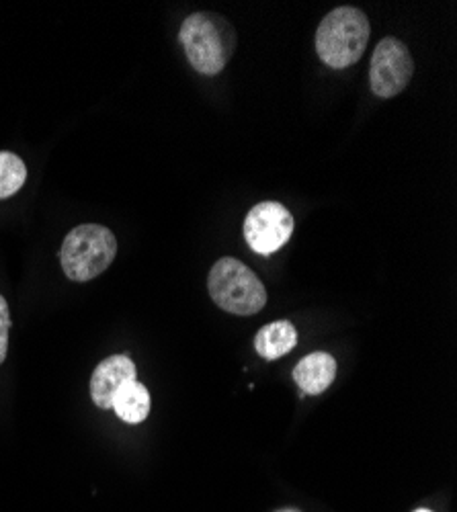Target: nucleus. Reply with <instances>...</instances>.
<instances>
[{"label": "nucleus", "instance_id": "f257e3e1", "mask_svg": "<svg viewBox=\"0 0 457 512\" xmlns=\"http://www.w3.org/2000/svg\"><path fill=\"white\" fill-rule=\"evenodd\" d=\"M179 37L189 64L203 76L220 74L236 50L234 27L216 13L189 15Z\"/></svg>", "mask_w": 457, "mask_h": 512}, {"label": "nucleus", "instance_id": "f03ea898", "mask_svg": "<svg viewBox=\"0 0 457 512\" xmlns=\"http://www.w3.org/2000/svg\"><path fill=\"white\" fill-rule=\"evenodd\" d=\"M369 19L361 9L339 7L330 11L316 31L318 58L335 70L361 60L369 41Z\"/></svg>", "mask_w": 457, "mask_h": 512}, {"label": "nucleus", "instance_id": "7ed1b4c3", "mask_svg": "<svg viewBox=\"0 0 457 512\" xmlns=\"http://www.w3.org/2000/svg\"><path fill=\"white\" fill-rule=\"evenodd\" d=\"M117 256V238L99 224L74 228L62 244V271L70 281L87 283L105 273Z\"/></svg>", "mask_w": 457, "mask_h": 512}, {"label": "nucleus", "instance_id": "20e7f679", "mask_svg": "<svg viewBox=\"0 0 457 512\" xmlns=\"http://www.w3.org/2000/svg\"><path fill=\"white\" fill-rule=\"evenodd\" d=\"M207 289L216 306L234 316H255L267 304L263 281L232 256H224L212 267Z\"/></svg>", "mask_w": 457, "mask_h": 512}, {"label": "nucleus", "instance_id": "39448f33", "mask_svg": "<svg viewBox=\"0 0 457 512\" xmlns=\"http://www.w3.org/2000/svg\"><path fill=\"white\" fill-rule=\"evenodd\" d=\"M414 60L404 41L396 37H384L369 66V84L373 95L382 99L398 97L412 80Z\"/></svg>", "mask_w": 457, "mask_h": 512}, {"label": "nucleus", "instance_id": "423d86ee", "mask_svg": "<svg viewBox=\"0 0 457 512\" xmlns=\"http://www.w3.org/2000/svg\"><path fill=\"white\" fill-rule=\"evenodd\" d=\"M294 218L289 209L277 201L257 203L244 220V238L257 254L271 256L283 248L294 234Z\"/></svg>", "mask_w": 457, "mask_h": 512}, {"label": "nucleus", "instance_id": "0eeeda50", "mask_svg": "<svg viewBox=\"0 0 457 512\" xmlns=\"http://www.w3.org/2000/svg\"><path fill=\"white\" fill-rule=\"evenodd\" d=\"M136 365L128 355H113L101 361L91 377V398L101 410L113 408L115 394L130 381H136Z\"/></svg>", "mask_w": 457, "mask_h": 512}, {"label": "nucleus", "instance_id": "6e6552de", "mask_svg": "<svg viewBox=\"0 0 457 512\" xmlns=\"http://www.w3.org/2000/svg\"><path fill=\"white\" fill-rule=\"evenodd\" d=\"M337 377V361L328 353H310L294 369V381L304 394L318 396L326 392Z\"/></svg>", "mask_w": 457, "mask_h": 512}, {"label": "nucleus", "instance_id": "1a4fd4ad", "mask_svg": "<svg viewBox=\"0 0 457 512\" xmlns=\"http://www.w3.org/2000/svg\"><path fill=\"white\" fill-rule=\"evenodd\" d=\"M298 345V330L289 320H277L263 326L255 336V351L267 361L292 353Z\"/></svg>", "mask_w": 457, "mask_h": 512}, {"label": "nucleus", "instance_id": "9d476101", "mask_svg": "<svg viewBox=\"0 0 457 512\" xmlns=\"http://www.w3.org/2000/svg\"><path fill=\"white\" fill-rule=\"evenodd\" d=\"M150 408H152L150 394L144 383H138V381L126 383V386H123L113 398L115 414L128 424L144 422L150 414Z\"/></svg>", "mask_w": 457, "mask_h": 512}, {"label": "nucleus", "instance_id": "9b49d317", "mask_svg": "<svg viewBox=\"0 0 457 512\" xmlns=\"http://www.w3.org/2000/svg\"><path fill=\"white\" fill-rule=\"evenodd\" d=\"M27 179L25 162L13 152H0V199L13 197Z\"/></svg>", "mask_w": 457, "mask_h": 512}, {"label": "nucleus", "instance_id": "f8f14e48", "mask_svg": "<svg viewBox=\"0 0 457 512\" xmlns=\"http://www.w3.org/2000/svg\"><path fill=\"white\" fill-rule=\"evenodd\" d=\"M9 330H11V312L9 304L3 295H0V365L7 359L9 351Z\"/></svg>", "mask_w": 457, "mask_h": 512}, {"label": "nucleus", "instance_id": "ddd939ff", "mask_svg": "<svg viewBox=\"0 0 457 512\" xmlns=\"http://www.w3.org/2000/svg\"><path fill=\"white\" fill-rule=\"evenodd\" d=\"M277 512H300V510H292V508H287V510H277Z\"/></svg>", "mask_w": 457, "mask_h": 512}, {"label": "nucleus", "instance_id": "4468645a", "mask_svg": "<svg viewBox=\"0 0 457 512\" xmlns=\"http://www.w3.org/2000/svg\"><path fill=\"white\" fill-rule=\"evenodd\" d=\"M414 512H431V510H427V508H419V510H414Z\"/></svg>", "mask_w": 457, "mask_h": 512}]
</instances>
